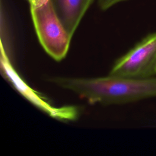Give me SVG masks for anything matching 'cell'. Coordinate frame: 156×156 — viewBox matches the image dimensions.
Listing matches in <instances>:
<instances>
[{
	"instance_id": "obj_1",
	"label": "cell",
	"mask_w": 156,
	"mask_h": 156,
	"mask_svg": "<svg viewBox=\"0 0 156 156\" xmlns=\"http://www.w3.org/2000/svg\"><path fill=\"white\" fill-rule=\"evenodd\" d=\"M49 81L92 104H122L156 97V76L147 79L111 75L96 78L57 77Z\"/></svg>"
},
{
	"instance_id": "obj_2",
	"label": "cell",
	"mask_w": 156,
	"mask_h": 156,
	"mask_svg": "<svg viewBox=\"0 0 156 156\" xmlns=\"http://www.w3.org/2000/svg\"><path fill=\"white\" fill-rule=\"evenodd\" d=\"M27 1L40 44L53 59L62 60L68 53L72 37L62 23L52 1Z\"/></svg>"
},
{
	"instance_id": "obj_3",
	"label": "cell",
	"mask_w": 156,
	"mask_h": 156,
	"mask_svg": "<svg viewBox=\"0 0 156 156\" xmlns=\"http://www.w3.org/2000/svg\"><path fill=\"white\" fill-rule=\"evenodd\" d=\"M109 75L136 79L156 76V32L150 34L118 59Z\"/></svg>"
},
{
	"instance_id": "obj_4",
	"label": "cell",
	"mask_w": 156,
	"mask_h": 156,
	"mask_svg": "<svg viewBox=\"0 0 156 156\" xmlns=\"http://www.w3.org/2000/svg\"><path fill=\"white\" fill-rule=\"evenodd\" d=\"M2 55L4 56V58L2 56V64L5 74L9 77H10L13 83H15L16 87L20 90L21 93H23L24 95L30 99V101H32L35 105H38L40 108L44 110L46 112L49 113L51 116L55 118L73 119L77 116V111L76 108L71 107L60 108H54L47 102H45L43 98H40L37 94L34 93V91H31V90L24 83L23 81H22L21 79H20V77L19 78V76L16 74L15 71L9 63L7 55L3 53L2 50Z\"/></svg>"
},
{
	"instance_id": "obj_5",
	"label": "cell",
	"mask_w": 156,
	"mask_h": 156,
	"mask_svg": "<svg viewBox=\"0 0 156 156\" xmlns=\"http://www.w3.org/2000/svg\"><path fill=\"white\" fill-rule=\"evenodd\" d=\"M69 34L73 37L87 11L94 0H51Z\"/></svg>"
},
{
	"instance_id": "obj_6",
	"label": "cell",
	"mask_w": 156,
	"mask_h": 156,
	"mask_svg": "<svg viewBox=\"0 0 156 156\" xmlns=\"http://www.w3.org/2000/svg\"><path fill=\"white\" fill-rule=\"evenodd\" d=\"M126 0H97L98 4L101 10H105L115 4Z\"/></svg>"
}]
</instances>
